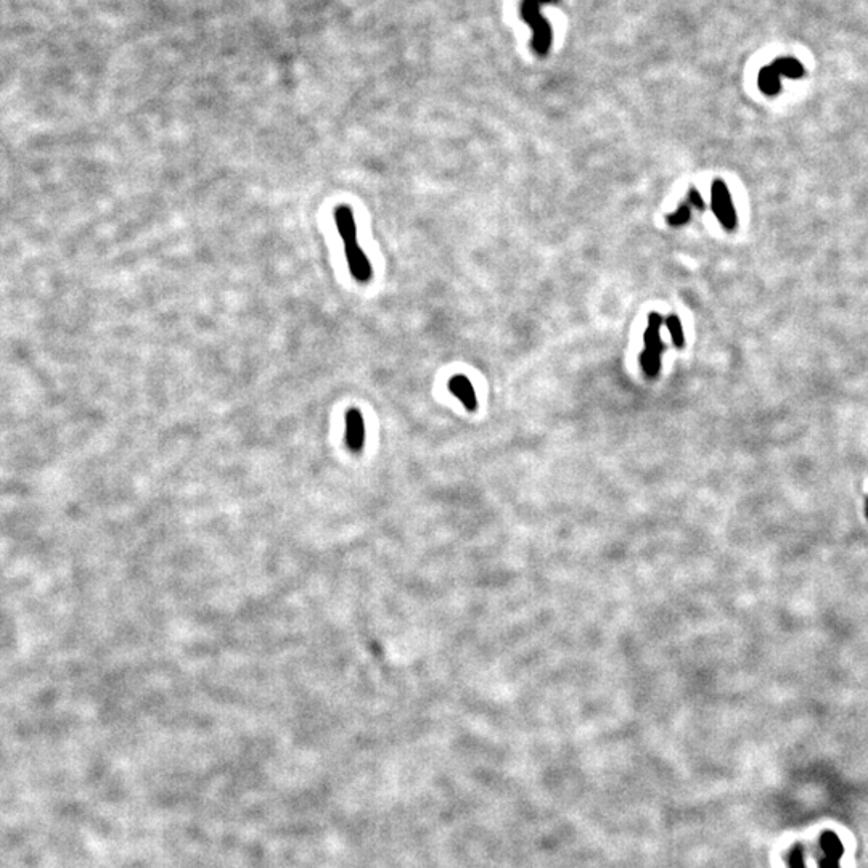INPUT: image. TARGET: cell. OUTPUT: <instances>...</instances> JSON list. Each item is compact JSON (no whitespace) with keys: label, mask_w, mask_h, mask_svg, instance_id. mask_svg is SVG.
<instances>
[{"label":"cell","mask_w":868,"mask_h":868,"mask_svg":"<svg viewBox=\"0 0 868 868\" xmlns=\"http://www.w3.org/2000/svg\"><path fill=\"white\" fill-rule=\"evenodd\" d=\"M686 203H688L691 208L699 209V211H703V209H704V202H703V198H701V195L698 193V190H696V188H690L688 195H686Z\"/></svg>","instance_id":"13"},{"label":"cell","mask_w":868,"mask_h":868,"mask_svg":"<svg viewBox=\"0 0 868 868\" xmlns=\"http://www.w3.org/2000/svg\"><path fill=\"white\" fill-rule=\"evenodd\" d=\"M365 444L364 417L357 409H351L346 413V446L351 452H360Z\"/></svg>","instance_id":"3"},{"label":"cell","mask_w":868,"mask_h":868,"mask_svg":"<svg viewBox=\"0 0 868 868\" xmlns=\"http://www.w3.org/2000/svg\"><path fill=\"white\" fill-rule=\"evenodd\" d=\"M543 2H548V0H524L523 2V17L532 26V30L536 31L534 47H536L539 54H545L548 47H550L548 45L550 44V30H548L547 23L542 20V17L539 15V7Z\"/></svg>","instance_id":"2"},{"label":"cell","mask_w":868,"mask_h":868,"mask_svg":"<svg viewBox=\"0 0 868 868\" xmlns=\"http://www.w3.org/2000/svg\"><path fill=\"white\" fill-rule=\"evenodd\" d=\"M772 66L779 71L780 76H786V78L796 79L804 74L803 66H801L799 61L794 58H779Z\"/></svg>","instance_id":"9"},{"label":"cell","mask_w":868,"mask_h":868,"mask_svg":"<svg viewBox=\"0 0 868 868\" xmlns=\"http://www.w3.org/2000/svg\"><path fill=\"white\" fill-rule=\"evenodd\" d=\"M661 356L662 354H658V352H653V351H648V349H645L640 354L642 369H643V371H645V375L650 376V378H655V376L660 373V370H661Z\"/></svg>","instance_id":"10"},{"label":"cell","mask_w":868,"mask_h":868,"mask_svg":"<svg viewBox=\"0 0 868 868\" xmlns=\"http://www.w3.org/2000/svg\"><path fill=\"white\" fill-rule=\"evenodd\" d=\"M664 322H666L667 330H669V333H671V338H672V343H674V346L675 347L684 346V343H685V340H684V330H682V323L679 321V317L672 314V316L667 317Z\"/></svg>","instance_id":"11"},{"label":"cell","mask_w":868,"mask_h":868,"mask_svg":"<svg viewBox=\"0 0 868 868\" xmlns=\"http://www.w3.org/2000/svg\"><path fill=\"white\" fill-rule=\"evenodd\" d=\"M345 250H346V259H347V265H349L351 275L354 276L359 283H367V281H370L371 274H373V269H371L369 257H367L365 252L362 251L359 243H356V245H351V246H345Z\"/></svg>","instance_id":"4"},{"label":"cell","mask_w":868,"mask_h":868,"mask_svg":"<svg viewBox=\"0 0 868 868\" xmlns=\"http://www.w3.org/2000/svg\"><path fill=\"white\" fill-rule=\"evenodd\" d=\"M780 73L774 66H767L759 73V89L767 95H775L780 90Z\"/></svg>","instance_id":"8"},{"label":"cell","mask_w":868,"mask_h":868,"mask_svg":"<svg viewBox=\"0 0 868 868\" xmlns=\"http://www.w3.org/2000/svg\"><path fill=\"white\" fill-rule=\"evenodd\" d=\"M449 389L451 393L457 395L462 400V404L465 405L468 410H475L476 409V393L473 384L470 383V380L466 378L465 375H455L452 376L449 381Z\"/></svg>","instance_id":"6"},{"label":"cell","mask_w":868,"mask_h":868,"mask_svg":"<svg viewBox=\"0 0 868 868\" xmlns=\"http://www.w3.org/2000/svg\"><path fill=\"white\" fill-rule=\"evenodd\" d=\"M710 206H713L715 217L719 219V222L722 224L724 228H727V230H733V228H735L737 226L735 206H733L730 192H728L727 185L724 184V180L715 179L713 185H710Z\"/></svg>","instance_id":"1"},{"label":"cell","mask_w":868,"mask_h":868,"mask_svg":"<svg viewBox=\"0 0 868 868\" xmlns=\"http://www.w3.org/2000/svg\"><path fill=\"white\" fill-rule=\"evenodd\" d=\"M662 322L664 321H662L660 314H650V317H648V328L645 332V336H643V340H645V349L658 352V354H662V351H664V345H662L660 336Z\"/></svg>","instance_id":"7"},{"label":"cell","mask_w":868,"mask_h":868,"mask_svg":"<svg viewBox=\"0 0 868 868\" xmlns=\"http://www.w3.org/2000/svg\"><path fill=\"white\" fill-rule=\"evenodd\" d=\"M335 222L338 232L345 241V246H351L357 243V227L349 206H338L335 209Z\"/></svg>","instance_id":"5"},{"label":"cell","mask_w":868,"mask_h":868,"mask_svg":"<svg viewBox=\"0 0 868 868\" xmlns=\"http://www.w3.org/2000/svg\"><path fill=\"white\" fill-rule=\"evenodd\" d=\"M690 217H691V206L685 202L679 209H677V211L667 216V222H669V226L672 227H680L688 222Z\"/></svg>","instance_id":"12"}]
</instances>
